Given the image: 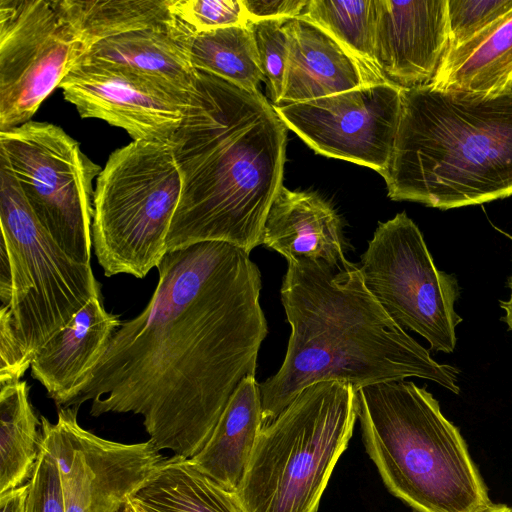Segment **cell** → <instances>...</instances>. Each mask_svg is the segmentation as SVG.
Listing matches in <instances>:
<instances>
[{"label": "cell", "mask_w": 512, "mask_h": 512, "mask_svg": "<svg viewBox=\"0 0 512 512\" xmlns=\"http://www.w3.org/2000/svg\"><path fill=\"white\" fill-rule=\"evenodd\" d=\"M249 255L225 242L167 252L149 303L121 322L68 407L92 400L94 417L140 415L158 450L193 458L238 385L255 375L268 334Z\"/></svg>", "instance_id": "cell-1"}, {"label": "cell", "mask_w": 512, "mask_h": 512, "mask_svg": "<svg viewBox=\"0 0 512 512\" xmlns=\"http://www.w3.org/2000/svg\"><path fill=\"white\" fill-rule=\"evenodd\" d=\"M287 127L259 90L197 70L183 120L170 141L182 191L167 252L225 242L248 254L261 245L283 186Z\"/></svg>", "instance_id": "cell-2"}, {"label": "cell", "mask_w": 512, "mask_h": 512, "mask_svg": "<svg viewBox=\"0 0 512 512\" xmlns=\"http://www.w3.org/2000/svg\"><path fill=\"white\" fill-rule=\"evenodd\" d=\"M280 293L291 332L281 367L259 384L264 425L303 390L324 381L358 390L417 377L459 394L458 369L436 362L385 312L358 265L289 262Z\"/></svg>", "instance_id": "cell-3"}, {"label": "cell", "mask_w": 512, "mask_h": 512, "mask_svg": "<svg viewBox=\"0 0 512 512\" xmlns=\"http://www.w3.org/2000/svg\"><path fill=\"white\" fill-rule=\"evenodd\" d=\"M388 196L448 210L512 195V91L401 89Z\"/></svg>", "instance_id": "cell-4"}, {"label": "cell", "mask_w": 512, "mask_h": 512, "mask_svg": "<svg viewBox=\"0 0 512 512\" xmlns=\"http://www.w3.org/2000/svg\"><path fill=\"white\" fill-rule=\"evenodd\" d=\"M365 449L387 487L417 512H479L492 502L459 429L412 381L356 390Z\"/></svg>", "instance_id": "cell-5"}, {"label": "cell", "mask_w": 512, "mask_h": 512, "mask_svg": "<svg viewBox=\"0 0 512 512\" xmlns=\"http://www.w3.org/2000/svg\"><path fill=\"white\" fill-rule=\"evenodd\" d=\"M354 387L324 381L303 390L263 426L234 492L245 512H317L356 419Z\"/></svg>", "instance_id": "cell-6"}, {"label": "cell", "mask_w": 512, "mask_h": 512, "mask_svg": "<svg viewBox=\"0 0 512 512\" xmlns=\"http://www.w3.org/2000/svg\"><path fill=\"white\" fill-rule=\"evenodd\" d=\"M181 191L170 142L132 141L110 154L97 176L91 229L105 276L142 279L158 267Z\"/></svg>", "instance_id": "cell-7"}, {"label": "cell", "mask_w": 512, "mask_h": 512, "mask_svg": "<svg viewBox=\"0 0 512 512\" xmlns=\"http://www.w3.org/2000/svg\"><path fill=\"white\" fill-rule=\"evenodd\" d=\"M0 227L12 271L13 325L32 361L45 342L100 297V286L91 265L70 257L42 226L1 159Z\"/></svg>", "instance_id": "cell-8"}, {"label": "cell", "mask_w": 512, "mask_h": 512, "mask_svg": "<svg viewBox=\"0 0 512 512\" xmlns=\"http://www.w3.org/2000/svg\"><path fill=\"white\" fill-rule=\"evenodd\" d=\"M0 159L56 243L76 261L90 264L92 184L100 167L61 127L32 120L0 131Z\"/></svg>", "instance_id": "cell-9"}, {"label": "cell", "mask_w": 512, "mask_h": 512, "mask_svg": "<svg viewBox=\"0 0 512 512\" xmlns=\"http://www.w3.org/2000/svg\"><path fill=\"white\" fill-rule=\"evenodd\" d=\"M358 266L367 290L398 325L422 336L432 350H455L463 321L455 309L457 278L435 266L406 212L378 224Z\"/></svg>", "instance_id": "cell-10"}, {"label": "cell", "mask_w": 512, "mask_h": 512, "mask_svg": "<svg viewBox=\"0 0 512 512\" xmlns=\"http://www.w3.org/2000/svg\"><path fill=\"white\" fill-rule=\"evenodd\" d=\"M84 53L55 0H0V131L30 121Z\"/></svg>", "instance_id": "cell-11"}, {"label": "cell", "mask_w": 512, "mask_h": 512, "mask_svg": "<svg viewBox=\"0 0 512 512\" xmlns=\"http://www.w3.org/2000/svg\"><path fill=\"white\" fill-rule=\"evenodd\" d=\"M78 410L59 408L56 423L41 416L40 445L58 461L66 512H116L165 457L150 440L122 443L84 429Z\"/></svg>", "instance_id": "cell-12"}, {"label": "cell", "mask_w": 512, "mask_h": 512, "mask_svg": "<svg viewBox=\"0 0 512 512\" xmlns=\"http://www.w3.org/2000/svg\"><path fill=\"white\" fill-rule=\"evenodd\" d=\"M273 107L315 152L386 173L401 112L398 86L380 82Z\"/></svg>", "instance_id": "cell-13"}, {"label": "cell", "mask_w": 512, "mask_h": 512, "mask_svg": "<svg viewBox=\"0 0 512 512\" xmlns=\"http://www.w3.org/2000/svg\"><path fill=\"white\" fill-rule=\"evenodd\" d=\"M59 87L82 118L122 128L133 141L170 142L191 93L128 68L85 61Z\"/></svg>", "instance_id": "cell-14"}, {"label": "cell", "mask_w": 512, "mask_h": 512, "mask_svg": "<svg viewBox=\"0 0 512 512\" xmlns=\"http://www.w3.org/2000/svg\"><path fill=\"white\" fill-rule=\"evenodd\" d=\"M374 62L401 89L433 84L450 49L447 0H376Z\"/></svg>", "instance_id": "cell-15"}, {"label": "cell", "mask_w": 512, "mask_h": 512, "mask_svg": "<svg viewBox=\"0 0 512 512\" xmlns=\"http://www.w3.org/2000/svg\"><path fill=\"white\" fill-rule=\"evenodd\" d=\"M288 60L282 98L277 105L309 101L361 86L388 82L315 23L288 19Z\"/></svg>", "instance_id": "cell-16"}, {"label": "cell", "mask_w": 512, "mask_h": 512, "mask_svg": "<svg viewBox=\"0 0 512 512\" xmlns=\"http://www.w3.org/2000/svg\"><path fill=\"white\" fill-rule=\"evenodd\" d=\"M120 325L118 315L94 297L34 353L31 375L58 409L76 397Z\"/></svg>", "instance_id": "cell-17"}, {"label": "cell", "mask_w": 512, "mask_h": 512, "mask_svg": "<svg viewBox=\"0 0 512 512\" xmlns=\"http://www.w3.org/2000/svg\"><path fill=\"white\" fill-rule=\"evenodd\" d=\"M261 245L287 262L311 259L332 267L350 262L345 257L341 220L333 207L315 192L278 191L262 231Z\"/></svg>", "instance_id": "cell-18"}, {"label": "cell", "mask_w": 512, "mask_h": 512, "mask_svg": "<svg viewBox=\"0 0 512 512\" xmlns=\"http://www.w3.org/2000/svg\"><path fill=\"white\" fill-rule=\"evenodd\" d=\"M191 34L175 18L170 25L133 30L100 40L77 62L128 68L191 92L197 77L188 51Z\"/></svg>", "instance_id": "cell-19"}, {"label": "cell", "mask_w": 512, "mask_h": 512, "mask_svg": "<svg viewBox=\"0 0 512 512\" xmlns=\"http://www.w3.org/2000/svg\"><path fill=\"white\" fill-rule=\"evenodd\" d=\"M264 426L259 383L248 375L230 398L209 440L190 460L227 491L242 481Z\"/></svg>", "instance_id": "cell-20"}, {"label": "cell", "mask_w": 512, "mask_h": 512, "mask_svg": "<svg viewBox=\"0 0 512 512\" xmlns=\"http://www.w3.org/2000/svg\"><path fill=\"white\" fill-rule=\"evenodd\" d=\"M432 85L486 95L512 91V11L450 48Z\"/></svg>", "instance_id": "cell-21"}, {"label": "cell", "mask_w": 512, "mask_h": 512, "mask_svg": "<svg viewBox=\"0 0 512 512\" xmlns=\"http://www.w3.org/2000/svg\"><path fill=\"white\" fill-rule=\"evenodd\" d=\"M145 512H245L233 492L205 475L189 458L165 457L130 498Z\"/></svg>", "instance_id": "cell-22"}, {"label": "cell", "mask_w": 512, "mask_h": 512, "mask_svg": "<svg viewBox=\"0 0 512 512\" xmlns=\"http://www.w3.org/2000/svg\"><path fill=\"white\" fill-rule=\"evenodd\" d=\"M41 420L20 380L0 390V494L17 488L33 475L40 450Z\"/></svg>", "instance_id": "cell-23"}, {"label": "cell", "mask_w": 512, "mask_h": 512, "mask_svg": "<svg viewBox=\"0 0 512 512\" xmlns=\"http://www.w3.org/2000/svg\"><path fill=\"white\" fill-rule=\"evenodd\" d=\"M55 1L80 36L85 53L100 40L133 30L170 25L175 21L170 0Z\"/></svg>", "instance_id": "cell-24"}, {"label": "cell", "mask_w": 512, "mask_h": 512, "mask_svg": "<svg viewBox=\"0 0 512 512\" xmlns=\"http://www.w3.org/2000/svg\"><path fill=\"white\" fill-rule=\"evenodd\" d=\"M188 51L196 70L221 77L247 90L264 80L248 24L191 34Z\"/></svg>", "instance_id": "cell-25"}, {"label": "cell", "mask_w": 512, "mask_h": 512, "mask_svg": "<svg viewBox=\"0 0 512 512\" xmlns=\"http://www.w3.org/2000/svg\"><path fill=\"white\" fill-rule=\"evenodd\" d=\"M300 18L323 28L357 58L379 71L374 62L376 0H309Z\"/></svg>", "instance_id": "cell-26"}, {"label": "cell", "mask_w": 512, "mask_h": 512, "mask_svg": "<svg viewBox=\"0 0 512 512\" xmlns=\"http://www.w3.org/2000/svg\"><path fill=\"white\" fill-rule=\"evenodd\" d=\"M287 20L264 19L248 22L272 105L280 102L284 90L289 51V39L285 28Z\"/></svg>", "instance_id": "cell-27"}, {"label": "cell", "mask_w": 512, "mask_h": 512, "mask_svg": "<svg viewBox=\"0 0 512 512\" xmlns=\"http://www.w3.org/2000/svg\"><path fill=\"white\" fill-rule=\"evenodd\" d=\"M170 10L192 34L249 22L242 0H170Z\"/></svg>", "instance_id": "cell-28"}, {"label": "cell", "mask_w": 512, "mask_h": 512, "mask_svg": "<svg viewBox=\"0 0 512 512\" xmlns=\"http://www.w3.org/2000/svg\"><path fill=\"white\" fill-rule=\"evenodd\" d=\"M450 48H455L512 11V0H447Z\"/></svg>", "instance_id": "cell-29"}, {"label": "cell", "mask_w": 512, "mask_h": 512, "mask_svg": "<svg viewBox=\"0 0 512 512\" xmlns=\"http://www.w3.org/2000/svg\"><path fill=\"white\" fill-rule=\"evenodd\" d=\"M25 512H66L58 461L42 445L33 475L28 481Z\"/></svg>", "instance_id": "cell-30"}, {"label": "cell", "mask_w": 512, "mask_h": 512, "mask_svg": "<svg viewBox=\"0 0 512 512\" xmlns=\"http://www.w3.org/2000/svg\"><path fill=\"white\" fill-rule=\"evenodd\" d=\"M0 384L20 381L31 366L19 342L9 307H0Z\"/></svg>", "instance_id": "cell-31"}, {"label": "cell", "mask_w": 512, "mask_h": 512, "mask_svg": "<svg viewBox=\"0 0 512 512\" xmlns=\"http://www.w3.org/2000/svg\"><path fill=\"white\" fill-rule=\"evenodd\" d=\"M249 21L294 19L304 13L309 0H242Z\"/></svg>", "instance_id": "cell-32"}, {"label": "cell", "mask_w": 512, "mask_h": 512, "mask_svg": "<svg viewBox=\"0 0 512 512\" xmlns=\"http://www.w3.org/2000/svg\"><path fill=\"white\" fill-rule=\"evenodd\" d=\"M13 294V280L10 260L5 247L0 244V307H10Z\"/></svg>", "instance_id": "cell-33"}, {"label": "cell", "mask_w": 512, "mask_h": 512, "mask_svg": "<svg viewBox=\"0 0 512 512\" xmlns=\"http://www.w3.org/2000/svg\"><path fill=\"white\" fill-rule=\"evenodd\" d=\"M28 492V482L0 494L1 512H25V504Z\"/></svg>", "instance_id": "cell-34"}, {"label": "cell", "mask_w": 512, "mask_h": 512, "mask_svg": "<svg viewBox=\"0 0 512 512\" xmlns=\"http://www.w3.org/2000/svg\"><path fill=\"white\" fill-rule=\"evenodd\" d=\"M507 287L509 295L505 300H500L499 304L504 312L502 321L507 325L508 329L512 332V274L508 277Z\"/></svg>", "instance_id": "cell-35"}, {"label": "cell", "mask_w": 512, "mask_h": 512, "mask_svg": "<svg viewBox=\"0 0 512 512\" xmlns=\"http://www.w3.org/2000/svg\"><path fill=\"white\" fill-rule=\"evenodd\" d=\"M479 512H512V508L505 504L491 503Z\"/></svg>", "instance_id": "cell-36"}, {"label": "cell", "mask_w": 512, "mask_h": 512, "mask_svg": "<svg viewBox=\"0 0 512 512\" xmlns=\"http://www.w3.org/2000/svg\"><path fill=\"white\" fill-rule=\"evenodd\" d=\"M116 512H136L134 506L132 505L130 499H127L122 503L119 509Z\"/></svg>", "instance_id": "cell-37"}, {"label": "cell", "mask_w": 512, "mask_h": 512, "mask_svg": "<svg viewBox=\"0 0 512 512\" xmlns=\"http://www.w3.org/2000/svg\"><path fill=\"white\" fill-rule=\"evenodd\" d=\"M132 505L134 506L136 512H145L143 509H141L140 507L134 505L133 503H132Z\"/></svg>", "instance_id": "cell-38"}]
</instances>
